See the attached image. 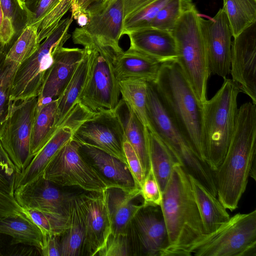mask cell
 Here are the masks:
<instances>
[{
    "label": "cell",
    "instance_id": "11",
    "mask_svg": "<svg viewBox=\"0 0 256 256\" xmlns=\"http://www.w3.org/2000/svg\"><path fill=\"white\" fill-rule=\"evenodd\" d=\"M84 48L90 60L86 80L79 102L92 112L114 110L120 100V81L114 70L113 60L117 56L109 50Z\"/></svg>",
    "mask_w": 256,
    "mask_h": 256
},
{
    "label": "cell",
    "instance_id": "19",
    "mask_svg": "<svg viewBox=\"0 0 256 256\" xmlns=\"http://www.w3.org/2000/svg\"><path fill=\"white\" fill-rule=\"evenodd\" d=\"M230 73L240 92L256 104V23L234 38Z\"/></svg>",
    "mask_w": 256,
    "mask_h": 256
},
{
    "label": "cell",
    "instance_id": "7",
    "mask_svg": "<svg viewBox=\"0 0 256 256\" xmlns=\"http://www.w3.org/2000/svg\"><path fill=\"white\" fill-rule=\"evenodd\" d=\"M190 256H256V210L238 213L189 250Z\"/></svg>",
    "mask_w": 256,
    "mask_h": 256
},
{
    "label": "cell",
    "instance_id": "23",
    "mask_svg": "<svg viewBox=\"0 0 256 256\" xmlns=\"http://www.w3.org/2000/svg\"><path fill=\"white\" fill-rule=\"evenodd\" d=\"M162 62L140 52L129 48L118 54L113 60L116 76L118 80L139 79L154 82Z\"/></svg>",
    "mask_w": 256,
    "mask_h": 256
},
{
    "label": "cell",
    "instance_id": "54",
    "mask_svg": "<svg viewBox=\"0 0 256 256\" xmlns=\"http://www.w3.org/2000/svg\"><path fill=\"white\" fill-rule=\"evenodd\" d=\"M2 18H3V12H2V9L1 8L0 4V26L2 24Z\"/></svg>",
    "mask_w": 256,
    "mask_h": 256
},
{
    "label": "cell",
    "instance_id": "37",
    "mask_svg": "<svg viewBox=\"0 0 256 256\" xmlns=\"http://www.w3.org/2000/svg\"><path fill=\"white\" fill-rule=\"evenodd\" d=\"M23 209L24 212L41 229L46 239L52 235H62L68 228V218L38 210Z\"/></svg>",
    "mask_w": 256,
    "mask_h": 256
},
{
    "label": "cell",
    "instance_id": "12",
    "mask_svg": "<svg viewBox=\"0 0 256 256\" xmlns=\"http://www.w3.org/2000/svg\"><path fill=\"white\" fill-rule=\"evenodd\" d=\"M38 102V96L18 104L12 102L0 137L1 144L18 174L28 166L34 158L30 149L31 136Z\"/></svg>",
    "mask_w": 256,
    "mask_h": 256
},
{
    "label": "cell",
    "instance_id": "51",
    "mask_svg": "<svg viewBox=\"0 0 256 256\" xmlns=\"http://www.w3.org/2000/svg\"><path fill=\"white\" fill-rule=\"evenodd\" d=\"M256 160H254L252 164L250 172V176L254 180H256Z\"/></svg>",
    "mask_w": 256,
    "mask_h": 256
},
{
    "label": "cell",
    "instance_id": "44",
    "mask_svg": "<svg viewBox=\"0 0 256 256\" xmlns=\"http://www.w3.org/2000/svg\"><path fill=\"white\" fill-rule=\"evenodd\" d=\"M123 150L126 164L133 176L136 185L138 188L140 189L146 176L140 161L126 139L124 142Z\"/></svg>",
    "mask_w": 256,
    "mask_h": 256
},
{
    "label": "cell",
    "instance_id": "15",
    "mask_svg": "<svg viewBox=\"0 0 256 256\" xmlns=\"http://www.w3.org/2000/svg\"><path fill=\"white\" fill-rule=\"evenodd\" d=\"M92 114L93 112L80 103L76 104L64 119L56 132L34 156L28 166L17 174L14 190L42 176L56 152L72 138L74 132L80 125Z\"/></svg>",
    "mask_w": 256,
    "mask_h": 256
},
{
    "label": "cell",
    "instance_id": "24",
    "mask_svg": "<svg viewBox=\"0 0 256 256\" xmlns=\"http://www.w3.org/2000/svg\"><path fill=\"white\" fill-rule=\"evenodd\" d=\"M106 192L112 221L111 234L126 235L131 220L143 207L142 204H138L134 202L135 198L140 196V189L127 192L118 188H110Z\"/></svg>",
    "mask_w": 256,
    "mask_h": 256
},
{
    "label": "cell",
    "instance_id": "38",
    "mask_svg": "<svg viewBox=\"0 0 256 256\" xmlns=\"http://www.w3.org/2000/svg\"><path fill=\"white\" fill-rule=\"evenodd\" d=\"M3 16L12 21L15 32V39L27 26L28 11L21 0H0Z\"/></svg>",
    "mask_w": 256,
    "mask_h": 256
},
{
    "label": "cell",
    "instance_id": "48",
    "mask_svg": "<svg viewBox=\"0 0 256 256\" xmlns=\"http://www.w3.org/2000/svg\"><path fill=\"white\" fill-rule=\"evenodd\" d=\"M60 236L52 235L48 236L44 246L40 250V254L43 256H62Z\"/></svg>",
    "mask_w": 256,
    "mask_h": 256
},
{
    "label": "cell",
    "instance_id": "41",
    "mask_svg": "<svg viewBox=\"0 0 256 256\" xmlns=\"http://www.w3.org/2000/svg\"><path fill=\"white\" fill-rule=\"evenodd\" d=\"M135 256L130 234H110L104 246L98 252L99 256Z\"/></svg>",
    "mask_w": 256,
    "mask_h": 256
},
{
    "label": "cell",
    "instance_id": "47",
    "mask_svg": "<svg viewBox=\"0 0 256 256\" xmlns=\"http://www.w3.org/2000/svg\"><path fill=\"white\" fill-rule=\"evenodd\" d=\"M16 32L13 24L8 18L4 17L0 26V40L5 46H10L16 40Z\"/></svg>",
    "mask_w": 256,
    "mask_h": 256
},
{
    "label": "cell",
    "instance_id": "40",
    "mask_svg": "<svg viewBox=\"0 0 256 256\" xmlns=\"http://www.w3.org/2000/svg\"><path fill=\"white\" fill-rule=\"evenodd\" d=\"M72 2V0H61L42 20L38 31L40 43L57 27L64 15L71 8Z\"/></svg>",
    "mask_w": 256,
    "mask_h": 256
},
{
    "label": "cell",
    "instance_id": "30",
    "mask_svg": "<svg viewBox=\"0 0 256 256\" xmlns=\"http://www.w3.org/2000/svg\"><path fill=\"white\" fill-rule=\"evenodd\" d=\"M56 99L38 104L31 136V153L34 156L58 130Z\"/></svg>",
    "mask_w": 256,
    "mask_h": 256
},
{
    "label": "cell",
    "instance_id": "14",
    "mask_svg": "<svg viewBox=\"0 0 256 256\" xmlns=\"http://www.w3.org/2000/svg\"><path fill=\"white\" fill-rule=\"evenodd\" d=\"M128 232L135 256H161L169 245L160 206L142 207L140 210L130 224Z\"/></svg>",
    "mask_w": 256,
    "mask_h": 256
},
{
    "label": "cell",
    "instance_id": "26",
    "mask_svg": "<svg viewBox=\"0 0 256 256\" xmlns=\"http://www.w3.org/2000/svg\"><path fill=\"white\" fill-rule=\"evenodd\" d=\"M114 110L120 120L126 139L138 157L146 176L150 168V160L146 128L122 98Z\"/></svg>",
    "mask_w": 256,
    "mask_h": 256
},
{
    "label": "cell",
    "instance_id": "13",
    "mask_svg": "<svg viewBox=\"0 0 256 256\" xmlns=\"http://www.w3.org/2000/svg\"><path fill=\"white\" fill-rule=\"evenodd\" d=\"M72 138L82 144L97 148L126 164L123 150L126 137L114 110L94 112L80 125Z\"/></svg>",
    "mask_w": 256,
    "mask_h": 256
},
{
    "label": "cell",
    "instance_id": "20",
    "mask_svg": "<svg viewBox=\"0 0 256 256\" xmlns=\"http://www.w3.org/2000/svg\"><path fill=\"white\" fill-rule=\"evenodd\" d=\"M84 54L85 50L78 48L62 46L54 50L53 62L38 96V104L56 99L60 95Z\"/></svg>",
    "mask_w": 256,
    "mask_h": 256
},
{
    "label": "cell",
    "instance_id": "6",
    "mask_svg": "<svg viewBox=\"0 0 256 256\" xmlns=\"http://www.w3.org/2000/svg\"><path fill=\"white\" fill-rule=\"evenodd\" d=\"M146 110L148 128L168 146L188 174L217 196L213 172L200 160L163 104L153 82H148Z\"/></svg>",
    "mask_w": 256,
    "mask_h": 256
},
{
    "label": "cell",
    "instance_id": "43",
    "mask_svg": "<svg viewBox=\"0 0 256 256\" xmlns=\"http://www.w3.org/2000/svg\"><path fill=\"white\" fill-rule=\"evenodd\" d=\"M140 192L143 207L160 206L162 193L150 166L140 188Z\"/></svg>",
    "mask_w": 256,
    "mask_h": 256
},
{
    "label": "cell",
    "instance_id": "56",
    "mask_svg": "<svg viewBox=\"0 0 256 256\" xmlns=\"http://www.w3.org/2000/svg\"><path fill=\"white\" fill-rule=\"evenodd\" d=\"M2 45H3V44H2V42H0V46Z\"/></svg>",
    "mask_w": 256,
    "mask_h": 256
},
{
    "label": "cell",
    "instance_id": "5",
    "mask_svg": "<svg viewBox=\"0 0 256 256\" xmlns=\"http://www.w3.org/2000/svg\"><path fill=\"white\" fill-rule=\"evenodd\" d=\"M200 18L192 0H182L181 16L172 32L176 43V60L202 104L207 100V84L211 74Z\"/></svg>",
    "mask_w": 256,
    "mask_h": 256
},
{
    "label": "cell",
    "instance_id": "39",
    "mask_svg": "<svg viewBox=\"0 0 256 256\" xmlns=\"http://www.w3.org/2000/svg\"><path fill=\"white\" fill-rule=\"evenodd\" d=\"M182 0H170L158 12L150 27L172 32L182 12Z\"/></svg>",
    "mask_w": 256,
    "mask_h": 256
},
{
    "label": "cell",
    "instance_id": "18",
    "mask_svg": "<svg viewBox=\"0 0 256 256\" xmlns=\"http://www.w3.org/2000/svg\"><path fill=\"white\" fill-rule=\"evenodd\" d=\"M200 26L210 74L224 78L230 74L232 32L222 8L208 20L201 16Z\"/></svg>",
    "mask_w": 256,
    "mask_h": 256
},
{
    "label": "cell",
    "instance_id": "31",
    "mask_svg": "<svg viewBox=\"0 0 256 256\" xmlns=\"http://www.w3.org/2000/svg\"><path fill=\"white\" fill-rule=\"evenodd\" d=\"M89 64L88 54L85 50L84 56L78 64L64 90L56 98L58 126L74 107L79 103L86 80Z\"/></svg>",
    "mask_w": 256,
    "mask_h": 256
},
{
    "label": "cell",
    "instance_id": "36",
    "mask_svg": "<svg viewBox=\"0 0 256 256\" xmlns=\"http://www.w3.org/2000/svg\"><path fill=\"white\" fill-rule=\"evenodd\" d=\"M38 26H28L8 49L6 59L20 64L30 58L38 48Z\"/></svg>",
    "mask_w": 256,
    "mask_h": 256
},
{
    "label": "cell",
    "instance_id": "55",
    "mask_svg": "<svg viewBox=\"0 0 256 256\" xmlns=\"http://www.w3.org/2000/svg\"><path fill=\"white\" fill-rule=\"evenodd\" d=\"M0 256H2L1 250H0Z\"/></svg>",
    "mask_w": 256,
    "mask_h": 256
},
{
    "label": "cell",
    "instance_id": "50",
    "mask_svg": "<svg viewBox=\"0 0 256 256\" xmlns=\"http://www.w3.org/2000/svg\"><path fill=\"white\" fill-rule=\"evenodd\" d=\"M74 20H75L80 27L85 26L88 22L89 16L87 10H79L71 14Z\"/></svg>",
    "mask_w": 256,
    "mask_h": 256
},
{
    "label": "cell",
    "instance_id": "42",
    "mask_svg": "<svg viewBox=\"0 0 256 256\" xmlns=\"http://www.w3.org/2000/svg\"><path fill=\"white\" fill-rule=\"evenodd\" d=\"M18 171L0 141V190L14 196Z\"/></svg>",
    "mask_w": 256,
    "mask_h": 256
},
{
    "label": "cell",
    "instance_id": "45",
    "mask_svg": "<svg viewBox=\"0 0 256 256\" xmlns=\"http://www.w3.org/2000/svg\"><path fill=\"white\" fill-rule=\"evenodd\" d=\"M61 0H36L28 8V26L39 25L44 17Z\"/></svg>",
    "mask_w": 256,
    "mask_h": 256
},
{
    "label": "cell",
    "instance_id": "1",
    "mask_svg": "<svg viewBox=\"0 0 256 256\" xmlns=\"http://www.w3.org/2000/svg\"><path fill=\"white\" fill-rule=\"evenodd\" d=\"M256 154V104L238 108L232 134L222 162L212 172L218 200L232 212L244 192Z\"/></svg>",
    "mask_w": 256,
    "mask_h": 256
},
{
    "label": "cell",
    "instance_id": "10",
    "mask_svg": "<svg viewBox=\"0 0 256 256\" xmlns=\"http://www.w3.org/2000/svg\"><path fill=\"white\" fill-rule=\"evenodd\" d=\"M80 142L73 138L54 154L43 176L60 186H78L86 192H101L110 188L82 156Z\"/></svg>",
    "mask_w": 256,
    "mask_h": 256
},
{
    "label": "cell",
    "instance_id": "33",
    "mask_svg": "<svg viewBox=\"0 0 256 256\" xmlns=\"http://www.w3.org/2000/svg\"><path fill=\"white\" fill-rule=\"evenodd\" d=\"M234 38L256 23V0H223Z\"/></svg>",
    "mask_w": 256,
    "mask_h": 256
},
{
    "label": "cell",
    "instance_id": "21",
    "mask_svg": "<svg viewBox=\"0 0 256 256\" xmlns=\"http://www.w3.org/2000/svg\"><path fill=\"white\" fill-rule=\"evenodd\" d=\"M80 152L84 159L97 171L110 188L127 192L138 188L126 163L97 148L80 142Z\"/></svg>",
    "mask_w": 256,
    "mask_h": 256
},
{
    "label": "cell",
    "instance_id": "35",
    "mask_svg": "<svg viewBox=\"0 0 256 256\" xmlns=\"http://www.w3.org/2000/svg\"><path fill=\"white\" fill-rule=\"evenodd\" d=\"M122 99L145 128H149L146 110L148 82L139 79L120 80Z\"/></svg>",
    "mask_w": 256,
    "mask_h": 256
},
{
    "label": "cell",
    "instance_id": "32",
    "mask_svg": "<svg viewBox=\"0 0 256 256\" xmlns=\"http://www.w3.org/2000/svg\"><path fill=\"white\" fill-rule=\"evenodd\" d=\"M60 239L62 256H78L84 250V224L78 196L72 198L68 226Z\"/></svg>",
    "mask_w": 256,
    "mask_h": 256
},
{
    "label": "cell",
    "instance_id": "49",
    "mask_svg": "<svg viewBox=\"0 0 256 256\" xmlns=\"http://www.w3.org/2000/svg\"><path fill=\"white\" fill-rule=\"evenodd\" d=\"M95 0H72L70 8L72 14L79 10H86Z\"/></svg>",
    "mask_w": 256,
    "mask_h": 256
},
{
    "label": "cell",
    "instance_id": "27",
    "mask_svg": "<svg viewBox=\"0 0 256 256\" xmlns=\"http://www.w3.org/2000/svg\"><path fill=\"white\" fill-rule=\"evenodd\" d=\"M0 233L12 238L11 244L30 246L40 252L46 240L39 226L24 212L17 216L0 218Z\"/></svg>",
    "mask_w": 256,
    "mask_h": 256
},
{
    "label": "cell",
    "instance_id": "2",
    "mask_svg": "<svg viewBox=\"0 0 256 256\" xmlns=\"http://www.w3.org/2000/svg\"><path fill=\"white\" fill-rule=\"evenodd\" d=\"M160 206L169 242L161 256H190V248L206 233L188 174L180 164L174 167Z\"/></svg>",
    "mask_w": 256,
    "mask_h": 256
},
{
    "label": "cell",
    "instance_id": "52",
    "mask_svg": "<svg viewBox=\"0 0 256 256\" xmlns=\"http://www.w3.org/2000/svg\"><path fill=\"white\" fill-rule=\"evenodd\" d=\"M28 8L36 0H21Z\"/></svg>",
    "mask_w": 256,
    "mask_h": 256
},
{
    "label": "cell",
    "instance_id": "28",
    "mask_svg": "<svg viewBox=\"0 0 256 256\" xmlns=\"http://www.w3.org/2000/svg\"><path fill=\"white\" fill-rule=\"evenodd\" d=\"M150 166L161 193L164 190L174 166L180 164L163 141L152 130L146 128Z\"/></svg>",
    "mask_w": 256,
    "mask_h": 256
},
{
    "label": "cell",
    "instance_id": "22",
    "mask_svg": "<svg viewBox=\"0 0 256 256\" xmlns=\"http://www.w3.org/2000/svg\"><path fill=\"white\" fill-rule=\"evenodd\" d=\"M127 35L130 48L161 62L177 58L176 43L171 32L148 27L132 31Z\"/></svg>",
    "mask_w": 256,
    "mask_h": 256
},
{
    "label": "cell",
    "instance_id": "25",
    "mask_svg": "<svg viewBox=\"0 0 256 256\" xmlns=\"http://www.w3.org/2000/svg\"><path fill=\"white\" fill-rule=\"evenodd\" d=\"M188 176L205 232H212L228 220L230 214L216 196L192 176Z\"/></svg>",
    "mask_w": 256,
    "mask_h": 256
},
{
    "label": "cell",
    "instance_id": "4",
    "mask_svg": "<svg viewBox=\"0 0 256 256\" xmlns=\"http://www.w3.org/2000/svg\"><path fill=\"white\" fill-rule=\"evenodd\" d=\"M241 92L232 79L224 78L218 90L202 104V140L205 162L212 172L223 161L234 131Z\"/></svg>",
    "mask_w": 256,
    "mask_h": 256
},
{
    "label": "cell",
    "instance_id": "46",
    "mask_svg": "<svg viewBox=\"0 0 256 256\" xmlns=\"http://www.w3.org/2000/svg\"><path fill=\"white\" fill-rule=\"evenodd\" d=\"M24 212L14 196L0 190V218L14 216Z\"/></svg>",
    "mask_w": 256,
    "mask_h": 256
},
{
    "label": "cell",
    "instance_id": "29",
    "mask_svg": "<svg viewBox=\"0 0 256 256\" xmlns=\"http://www.w3.org/2000/svg\"><path fill=\"white\" fill-rule=\"evenodd\" d=\"M124 24L122 36L150 27L160 10L170 0H122Z\"/></svg>",
    "mask_w": 256,
    "mask_h": 256
},
{
    "label": "cell",
    "instance_id": "34",
    "mask_svg": "<svg viewBox=\"0 0 256 256\" xmlns=\"http://www.w3.org/2000/svg\"><path fill=\"white\" fill-rule=\"evenodd\" d=\"M8 46H0V137L8 116L12 102V82L16 71L20 64L6 59Z\"/></svg>",
    "mask_w": 256,
    "mask_h": 256
},
{
    "label": "cell",
    "instance_id": "3",
    "mask_svg": "<svg viewBox=\"0 0 256 256\" xmlns=\"http://www.w3.org/2000/svg\"><path fill=\"white\" fill-rule=\"evenodd\" d=\"M166 109L190 142L198 157L205 162L202 104L176 60L162 62L153 82Z\"/></svg>",
    "mask_w": 256,
    "mask_h": 256
},
{
    "label": "cell",
    "instance_id": "8",
    "mask_svg": "<svg viewBox=\"0 0 256 256\" xmlns=\"http://www.w3.org/2000/svg\"><path fill=\"white\" fill-rule=\"evenodd\" d=\"M74 19L68 16L40 43L37 50L18 67L12 82V102L39 96L53 62V53L70 37L68 29Z\"/></svg>",
    "mask_w": 256,
    "mask_h": 256
},
{
    "label": "cell",
    "instance_id": "17",
    "mask_svg": "<svg viewBox=\"0 0 256 256\" xmlns=\"http://www.w3.org/2000/svg\"><path fill=\"white\" fill-rule=\"evenodd\" d=\"M41 176L16 188L14 196L24 209H34L68 218L71 202L75 194L64 192Z\"/></svg>",
    "mask_w": 256,
    "mask_h": 256
},
{
    "label": "cell",
    "instance_id": "9",
    "mask_svg": "<svg viewBox=\"0 0 256 256\" xmlns=\"http://www.w3.org/2000/svg\"><path fill=\"white\" fill-rule=\"evenodd\" d=\"M88 23L76 28L72 34L74 44L84 48H108L117 55L123 52L119 44L124 24L123 0L110 2H96L86 9Z\"/></svg>",
    "mask_w": 256,
    "mask_h": 256
},
{
    "label": "cell",
    "instance_id": "53",
    "mask_svg": "<svg viewBox=\"0 0 256 256\" xmlns=\"http://www.w3.org/2000/svg\"><path fill=\"white\" fill-rule=\"evenodd\" d=\"M113 0H95L94 3L96 2H104V3H108V2H111L113 1Z\"/></svg>",
    "mask_w": 256,
    "mask_h": 256
},
{
    "label": "cell",
    "instance_id": "16",
    "mask_svg": "<svg viewBox=\"0 0 256 256\" xmlns=\"http://www.w3.org/2000/svg\"><path fill=\"white\" fill-rule=\"evenodd\" d=\"M106 190L78 195L84 224V250L90 256H96L112 234Z\"/></svg>",
    "mask_w": 256,
    "mask_h": 256
}]
</instances>
